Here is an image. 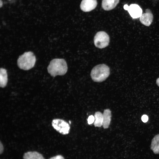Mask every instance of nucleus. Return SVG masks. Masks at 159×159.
<instances>
[{"instance_id": "f257e3e1", "label": "nucleus", "mask_w": 159, "mask_h": 159, "mask_svg": "<svg viewBox=\"0 0 159 159\" xmlns=\"http://www.w3.org/2000/svg\"><path fill=\"white\" fill-rule=\"evenodd\" d=\"M47 69L50 75L55 77L57 75H64L67 70V66L65 60L63 59H54L52 60Z\"/></svg>"}, {"instance_id": "f03ea898", "label": "nucleus", "mask_w": 159, "mask_h": 159, "mask_svg": "<svg viewBox=\"0 0 159 159\" xmlns=\"http://www.w3.org/2000/svg\"><path fill=\"white\" fill-rule=\"evenodd\" d=\"M36 61V57L34 53L29 51L24 52L20 56L17 60L18 67L24 70H29L33 68Z\"/></svg>"}, {"instance_id": "7ed1b4c3", "label": "nucleus", "mask_w": 159, "mask_h": 159, "mask_svg": "<svg viewBox=\"0 0 159 159\" xmlns=\"http://www.w3.org/2000/svg\"><path fill=\"white\" fill-rule=\"evenodd\" d=\"M110 74L109 67L105 64H100L93 68L91 72V76L94 81L100 82L105 80Z\"/></svg>"}, {"instance_id": "20e7f679", "label": "nucleus", "mask_w": 159, "mask_h": 159, "mask_svg": "<svg viewBox=\"0 0 159 159\" xmlns=\"http://www.w3.org/2000/svg\"><path fill=\"white\" fill-rule=\"evenodd\" d=\"M52 124L53 128L60 134L65 135L69 132L70 127L69 124L62 119H54L52 121Z\"/></svg>"}, {"instance_id": "39448f33", "label": "nucleus", "mask_w": 159, "mask_h": 159, "mask_svg": "<svg viewBox=\"0 0 159 159\" xmlns=\"http://www.w3.org/2000/svg\"><path fill=\"white\" fill-rule=\"evenodd\" d=\"M94 43L95 46L102 49L107 47L109 44L110 38L108 34L104 31L97 32L94 38Z\"/></svg>"}, {"instance_id": "423d86ee", "label": "nucleus", "mask_w": 159, "mask_h": 159, "mask_svg": "<svg viewBox=\"0 0 159 159\" xmlns=\"http://www.w3.org/2000/svg\"><path fill=\"white\" fill-rule=\"evenodd\" d=\"M97 4L96 0H82L80 7L83 11L89 12L95 9Z\"/></svg>"}, {"instance_id": "0eeeda50", "label": "nucleus", "mask_w": 159, "mask_h": 159, "mask_svg": "<svg viewBox=\"0 0 159 159\" xmlns=\"http://www.w3.org/2000/svg\"><path fill=\"white\" fill-rule=\"evenodd\" d=\"M153 15L150 9H147L145 12L142 14L139 17L140 21L143 24L147 26H149L153 19Z\"/></svg>"}, {"instance_id": "6e6552de", "label": "nucleus", "mask_w": 159, "mask_h": 159, "mask_svg": "<svg viewBox=\"0 0 159 159\" xmlns=\"http://www.w3.org/2000/svg\"><path fill=\"white\" fill-rule=\"evenodd\" d=\"M127 11L131 17L133 19L140 17L142 14V9L136 4L130 5Z\"/></svg>"}, {"instance_id": "1a4fd4ad", "label": "nucleus", "mask_w": 159, "mask_h": 159, "mask_svg": "<svg viewBox=\"0 0 159 159\" xmlns=\"http://www.w3.org/2000/svg\"><path fill=\"white\" fill-rule=\"evenodd\" d=\"M103 114V122L102 126L104 128H108L111 121V112L109 109H105Z\"/></svg>"}, {"instance_id": "9d476101", "label": "nucleus", "mask_w": 159, "mask_h": 159, "mask_svg": "<svg viewBox=\"0 0 159 159\" xmlns=\"http://www.w3.org/2000/svg\"><path fill=\"white\" fill-rule=\"evenodd\" d=\"M119 1V0H102V7L105 10L109 11L114 8Z\"/></svg>"}, {"instance_id": "9b49d317", "label": "nucleus", "mask_w": 159, "mask_h": 159, "mask_svg": "<svg viewBox=\"0 0 159 159\" xmlns=\"http://www.w3.org/2000/svg\"><path fill=\"white\" fill-rule=\"evenodd\" d=\"M8 81V76L6 70L3 68L0 69V86L4 88L6 86Z\"/></svg>"}, {"instance_id": "f8f14e48", "label": "nucleus", "mask_w": 159, "mask_h": 159, "mask_svg": "<svg viewBox=\"0 0 159 159\" xmlns=\"http://www.w3.org/2000/svg\"><path fill=\"white\" fill-rule=\"evenodd\" d=\"M151 149L155 154H159V134L155 135L152 140Z\"/></svg>"}, {"instance_id": "ddd939ff", "label": "nucleus", "mask_w": 159, "mask_h": 159, "mask_svg": "<svg viewBox=\"0 0 159 159\" xmlns=\"http://www.w3.org/2000/svg\"><path fill=\"white\" fill-rule=\"evenodd\" d=\"M24 159H44L42 155L37 152H28L23 156Z\"/></svg>"}, {"instance_id": "4468645a", "label": "nucleus", "mask_w": 159, "mask_h": 159, "mask_svg": "<svg viewBox=\"0 0 159 159\" xmlns=\"http://www.w3.org/2000/svg\"><path fill=\"white\" fill-rule=\"evenodd\" d=\"M94 125L95 127H100L102 126L103 122V114L99 111L95 112Z\"/></svg>"}, {"instance_id": "2eb2a0df", "label": "nucleus", "mask_w": 159, "mask_h": 159, "mask_svg": "<svg viewBox=\"0 0 159 159\" xmlns=\"http://www.w3.org/2000/svg\"><path fill=\"white\" fill-rule=\"evenodd\" d=\"M95 120L94 116L91 115L89 116L87 119V122L89 125H91L94 122Z\"/></svg>"}, {"instance_id": "dca6fc26", "label": "nucleus", "mask_w": 159, "mask_h": 159, "mask_svg": "<svg viewBox=\"0 0 159 159\" xmlns=\"http://www.w3.org/2000/svg\"><path fill=\"white\" fill-rule=\"evenodd\" d=\"M148 116L145 115H143L141 117V120L142 121L144 122H146L148 121Z\"/></svg>"}, {"instance_id": "f3484780", "label": "nucleus", "mask_w": 159, "mask_h": 159, "mask_svg": "<svg viewBox=\"0 0 159 159\" xmlns=\"http://www.w3.org/2000/svg\"><path fill=\"white\" fill-rule=\"evenodd\" d=\"M49 159H64V157L61 155H57L52 157Z\"/></svg>"}, {"instance_id": "a211bd4d", "label": "nucleus", "mask_w": 159, "mask_h": 159, "mask_svg": "<svg viewBox=\"0 0 159 159\" xmlns=\"http://www.w3.org/2000/svg\"><path fill=\"white\" fill-rule=\"evenodd\" d=\"M4 150V147L3 144L0 142V153L1 154L3 152Z\"/></svg>"}, {"instance_id": "6ab92c4d", "label": "nucleus", "mask_w": 159, "mask_h": 159, "mask_svg": "<svg viewBox=\"0 0 159 159\" xmlns=\"http://www.w3.org/2000/svg\"><path fill=\"white\" fill-rule=\"evenodd\" d=\"M129 7V6H128L127 4H126L124 5L123 8L125 10L127 11Z\"/></svg>"}, {"instance_id": "aec40b11", "label": "nucleus", "mask_w": 159, "mask_h": 159, "mask_svg": "<svg viewBox=\"0 0 159 159\" xmlns=\"http://www.w3.org/2000/svg\"><path fill=\"white\" fill-rule=\"evenodd\" d=\"M156 83L158 86L159 87V78L157 79Z\"/></svg>"}, {"instance_id": "412c9836", "label": "nucleus", "mask_w": 159, "mask_h": 159, "mask_svg": "<svg viewBox=\"0 0 159 159\" xmlns=\"http://www.w3.org/2000/svg\"><path fill=\"white\" fill-rule=\"evenodd\" d=\"M3 3L1 0H0V6L1 7L2 6Z\"/></svg>"}, {"instance_id": "4be33fe9", "label": "nucleus", "mask_w": 159, "mask_h": 159, "mask_svg": "<svg viewBox=\"0 0 159 159\" xmlns=\"http://www.w3.org/2000/svg\"><path fill=\"white\" fill-rule=\"evenodd\" d=\"M69 124H71V121H69Z\"/></svg>"}]
</instances>
